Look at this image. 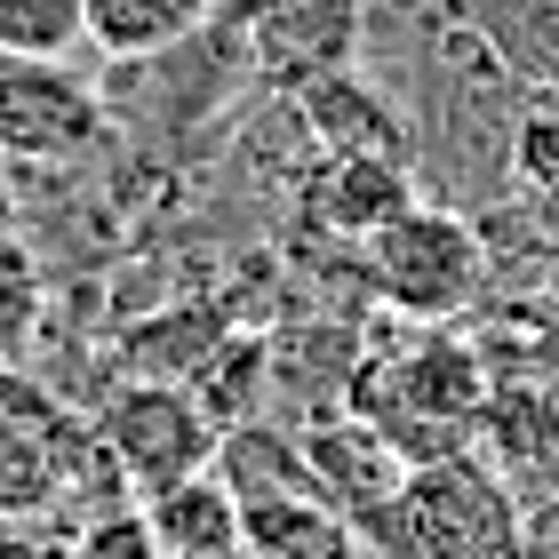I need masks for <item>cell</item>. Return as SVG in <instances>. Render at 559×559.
I'll list each match as a JSON object with an SVG mask.
<instances>
[{"mask_svg": "<svg viewBox=\"0 0 559 559\" xmlns=\"http://www.w3.org/2000/svg\"><path fill=\"white\" fill-rule=\"evenodd\" d=\"M9 176H16V168H9V160H0V192H9Z\"/></svg>", "mask_w": 559, "mask_h": 559, "instance_id": "4fadbf2b", "label": "cell"}, {"mask_svg": "<svg viewBox=\"0 0 559 559\" xmlns=\"http://www.w3.org/2000/svg\"><path fill=\"white\" fill-rule=\"evenodd\" d=\"M424 192V176L416 160H376V152H320L312 168H304V185H296V216L312 224V233L328 240H344V248H360L376 240L392 216H408Z\"/></svg>", "mask_w": 559, "mask_h": 559, "instance_id": "5b68a950", "label": "cell"}, {"mask_svg": "<svg viewBox=\"0 0 559 559\" xmlns=\"http://www.w3.org/2000/svg\"><path fill=\"white\" fill-rule=\"evenodd\" d=\"M96 440H105V455L120 464V479L136 488V503H152L160 488H185V479L216 472L224 431L192 400V384L136 376V384H112L105 392V408H96Z\"/></svg>", "mask_w": 559, "mask_h": 559, "instance_id": "3957f363", "label": "cell"}, {"mask_svg": "<svg viewBox=\"0 0 559 559\" xmlns=\"http://www.w3.org/2000/svg\"><path fill=\"white\" fill-rule=\"evenodd\" d=\"M248 40L264 96H296L320 72L360 64L368 48V0H224Z\"/></svg>", "mask_w": 559, "mask_h": 559, "instance_id": "277c9868", "label": "cell"}, {"mask_svg": "<svg viewBox=\"0 0 559 559\" xmlns=\"http://www.w3.org/2000/svg\"><path fill=\"white\" fill-rule=\"evenodd\" d=\"M224 0H88V48L105 64L129 57H160V48L209 33Z\"/></svg>", "mask_w": 559, "mask_h": 559, "instance_id": "ba28073f", "label": "cell"}, {"mask_svg": "<svg viewBox=\"0 0 559 559\" xmlns=\"http://www.w3.org/2000/svg\"><path fill=\"white\" fill-rule=\"evenodd\" d=\"M64 559H160V544H152L144 512H112V520H88Z\"/></svg>", "mask_w": 559, "mask_h": 559, "instance_id": "8fae6325", "label": "cell"}, {"mask_svg": "<svg viewBox=\"0 0 559 559\" xmlns=\"http://www.w3.org/2000/svg\"><path fill=\"white\" fill-rule=\"evenodd\" d=\"M479 33L503 64H512L520 88L536 96H559V0H488V9H472Z\"/></svg>", "mask_w": 559, "mask_h": 559, "instance_id": "9c48e42d", "label": "cell"}, {"mask_svg": "<svg viewBox=\"0 0 559 559\" xmlns=\"http://www.w3.org/2000/svg\"><path fill=\"white\" fill-rule=\"evenodd\" d=\"M88 40V0H0V57H72Z\"/></svg>", "mask_w": 559, "mask_h": 559, "instance_id": "30bf717a", "label": "cell"}, {"mask_svg": "<svg viewBox=\"0 0 559 559\" xmlns=\"http://www.w3.org/2000/svg\"><path fill=\"white\" fill-rule=\"evenodd\" d=\"M464 9H488V0H464Z\"/></svg>", "mask_w": 559, "mask_h": 559, "instance_id": "5bb4252c", "label": "cell"}, {"mask_svg": "<svg viewBox=\"0 0 559 559\" xmlns=\"http://www.w3.org/2000/svg\"><path fill=\"white\" fill-rule=\"evenodd\" d=\"M360 280L384 312L416 320V328H448L488 288V233L448 200H416L376 240H360Z\"/></svg>", "mask_w": 559, "mask_h": 559, "instance_id": "6da1fadb", "label": "cell"}, {"mask_svg": "<svg viewBox=\"0 0 559 559\" xmlns=\"http://www.w3.org/2000/svg\"><path fill=\"white\" fill-rule=\"evenodd\" d=\"M160 559H248L240 536V496L224 488V472H200L185 488H160L152 503H136Z\"/></svg>", "mask_w": 559, "mask_h": 559, "instance_id": "52a82bcc", "label": "cell"}, {"mask_svg": "<svg viewBox=\"0 0 559 559\" xmlns=\"http://www.w3.org/2000/svg\"><path fill=\"white\" fill-rule=\"evenodd\" d=\"M288 105H296L304 136H312L320 152H376V160H416V129H408V112H400V96L376 81L368 64L320 72V81H304Z\"/></svg>", "mask_w": 559, "mask_h": 559, "instance_id": "8992f818", "label": "cell"}, {"mask_svg": "<svg viewBox=\"0 0 559 559\" xmlns=\"http://www.w3.org/2000/svg\"><path fill=\"white\" fill-rule=\"evenodd\" d=\"M72 544H57L40 520H0V559H64Z\"/></svg>", "mask_w": 559, "mask_h": 559, "instance_id": "7c38bea8", "label": "cell"}, {"mask_svg": "<svg viewBox=\"0 0 559 559\" xmlns=\"http://www.w3.org/2000/svg\"><path fill=\"white\" fill-rule=\"evenodd\" d=\"M112 144V105L72 57H0V160L9 168H81Z\"/></svg>", "mask_w": 559, "mask_h": 559, "instance_id": "7a4b0ae2", "label": "cell"}]
</instances>
